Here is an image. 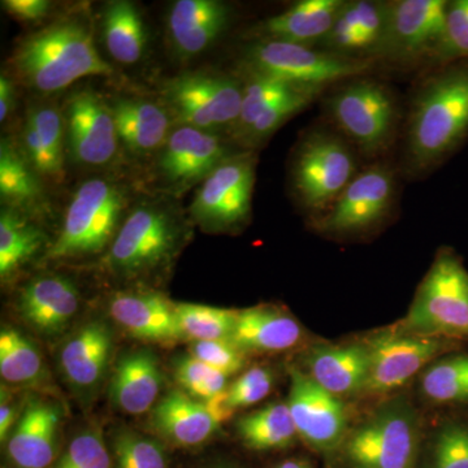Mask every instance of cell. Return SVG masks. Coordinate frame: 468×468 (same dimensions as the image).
<instances>
[{
    "label": "cell",
    "mask_w": 468,
    "mask_h": 468,
    "mask_svg": "<svg viewBox=\"0 0 468 468\" xmlns=\"http://www.w3.org/2000/svg\"><path fill=\"white\" fill-rule=\"evenodd\" d=\"M468 138V60L441 67L418 95L409 120L410 171L435 168Z\"/></svg>",
    "instance_id": "obj_1"
},
{
    "label": "cell",
    "mask_w": 468,
    "mask_h": 468,
    "mask_svg": "<svg viewBox=\"0 0 468 468\" xmlns=\"http://www.w3.org/2000/svg\"><path fill=\"white\" fill-rule=\"evenodd\" d=\"M18 75L36 90H63L90 76L112 75V67L98 54L90 27L69 18L27 37L15 51Z\"/></svg>",
    "instance_id": "obj_2"
},
{
    "label": "cell",
    "mask_w": 468,
    "mask_h": 468,
    "mask_svg": "<svg viewBox=\"0 0 468 468\" xmlns=\"http://www.w3.org/2000/svg\"><path fill=\"white\" fill-rule=\"evenodd\" d=\"M399 329L446 340H468V271L457 252H437Z\"/></svg>",
    "instance_id": "obj_3"
},
{
    "label": "cell",
    "mask_w": 468,
    "mask_h": 468,
    "mask_svg": "<svg viewBox=\"0 0 468 468\" xmlns=\"http://www.w3.org/2000/svg\"><path fill=\"white\" fill-rule=\"evenodd\" d=\"M125 205V194L116 184L104 178L86 180L73 194L46 258L75 260L103 251L119 232Z\"/></svg>",
    "instance_id": "obj_4"
},
{
    "label": "cell",
    "mask_w": 468,
    "mask_h": 468,
    "mask_svg": "<svg viewBox=\"0 0 468 468\" xmlns=\"http://www.w3.org/2000/svg\"><path fill=\"white\" fill-rule=\"evenodd\" d=\"M183 239V226L162 203H143L122 221L111 243L107 267L117 276L135 279L167 266Z\"/></svg>",
    "instance_id": "obj_5"
},
{
    "label": "cell",
    "mask_w": 468,
    "mask_h": 468,
    "mask_svg": "<svg viewBox=\"0 0 468 468\" xmlns=\"http://www.w3.org/2000/svg\"><path fill=\"white\" fill-rule=\"evenodd\" d=\"M249 61L254 72L322 91L340 80L363 75L374 66L372 58H347L306 45L266 39L251 48Z\"/></svg>",
    "instance_id": "obj_6"
},
{
    "label": "cell",
    "mask_w": 468,
    "mask_h": 468,
    "mask_svg": "<svg viewBox=\"0 0 468 468\" xmlns=\"http://www.w3.org/2000/svg\"><path fill=\"white\" fill-rule=\"evenodd\" d=\"M418 440L417 412L397 399L354 431L346 454L354 468H414Z\"/></svg>",
    "instance_id": "obj_7"
},
{
    "label": "cell",
    "mask_w": 468,
    "mask_h": 468,
    "mask_svg": "<svg viewBox=\"0 0 468 468\" xmlns=\"http://www.w3.org/2000/svg\"><path fill=\"white\" fill-rule=\"evenodd\" d=\"M356 176V158L344 141L315 132L302 143L292 165V186L302 205L325 212Z\"/></svg>",
    "instance_id": "obj_8"
},
{
    "label": "cell",
    "mask_w": 468,
    "mask_h": 468,
    "mask_svg": "<svg viewBox=\"0 0 468 468\" xmlns=\"http://www.w3.org/2000/svg\"><path fill=\"white\" fill-rule=\"evenodd\" d=\"M363 343L369 362L366 392L387 393L403 387L460 341L408 334L397 326L377 332Z\"/></svg>",
    "instance_id": "obj_9"
},
{
    "label": "cell",
    "mask_w": 468,
    "mask_h": 468,
    "mask_svg": "<svg viewBox=\"0 0 468 468\" xmlns=\"http://www.w3.org/2000/svg\"><path fill=\"white\" fill-rule=\"evenodd\" d=\"M328 111L338 128L366 155L387 149L396 124V103L390 91L378 82L356 81L335 91Z\"/></svg>",
    "instance_id": "obj_10"
},
{
    "label": "cell",
    "mask_w": 468,
    "mask_h": 468,
    "mask_svg": "<svg viewBox=\"0 0 468 468\" xmlns=\"http://www.w3.org/2000/svg\"><path fill=\"white\" fill-rule=\"evenodd\" d=\"M257 160L251 154L227 159L197 190L190 214L205 229L232 230L246 223L251 214Z\"/></svg>",
    "instance_id": "obj_11"
},
{
    "label": "cell",
    "mask_w": 468,
    "mask_h": 468,
    "mask_svg": "<svg viewBox=\"0 0 468 468\" xmlns=\"http://www.w3.org/2000/svg\"><path fill=\"white\" fill-rule=\"evenodd\" d=\"M165 95L183 125L209 131L236 124L243 88L230 77L185 73L168 82Z\"/></svg>",
    "instance_id": "obj_12"
},
{
    "label": "cell",
    "mask_w": 468,
    "mask_h": 468,
    "mask_svg": "<svg viewBox=\"0 0 468 468\" xmlns=\"http://www.w3.org/2000/svg\"><path fill=\"white\" fill-rule=\"evenodd\" d=\"M445 0H401L389 5L387 32L378 57L399 63L432 60L445 30Z\"/></svg>",
    "instance_id": "obj_13"
},
{
    "label": "cell",
    "mask_w": 468,
    "mask_h": 468,
    "mask_svg": "<svg viewBox=\"0 0 468 468\" xmlns=\"http://www.w3.org/2000/svg\"><path fill=\"white\" fill-rule=\"evenodd\" d=\"M396 181L385 165H372L347 185L322 217L320 227L329 233H356L377 226L392 208Z\"/></svg>",
    "instance_id": "obj_14"
},
{
    "label": "cell",
    "mask_w": 468,
    "mask_h": 468,
    "mask_svg": "<svg viewBox=\"0 0 468 468\" xmlns=\"http://www.w3.org/2000/svg\"><path fill=\"white\" fill-rule=\"evenodd\" d=\"M288 408L298 435L316 451L331 452L344 441V403L300 369H292Z\"/></svg>",
    "instance_id": "obj_15"
},
{
    "label": "cell",
    "mask_w": 468,
    "mask_h": 468,
    "mask_svg": "<svg viewBox=\"0 0 468 468\" xmlns=\"http://www.w3.org/2000/svg\"><path fill=\"white\" fill-rule=\"evenodd\" d=\"M232 154L218 135L181 125L169 133L158 160L160 177L176 192L203 183Z\"/></svg>",
    "instance_id": "obj_16"
},
{
    "label": "cell",
    "mask_w": 468,
    "mask_h": 468,
    "mask_svg": "<svg viewBox=\"0 0 468 468\" xmlns=\"http://www.w3.org/2000/svg\"><path fill=\"white\" fill-rule=\"evenodd\" d=\"M66 131L70 155L85 165H104L115 156L117 135L112 110L95 92H76L67 104Z\"/></svg>",
    "instance_id": "obj_17"
},
{
    "label": "cell",
    "mask_w": 468,
    "mask_h": 468,
    "mask_svg": "<svg viewBox=\"0 0 468 468\" xmlns=\"http://www.w3.org/2000/svg\"><path fill=\"white\" fill-rule=\"evenodd\" d=\"M61 411L55 403L30 399L9 435L7 455L15 468H48L57 457Z\"/></svg>",
    "instance_id": "obj_18"
},
{
    "label": "cell",
    "mask_w": 468,
    "mask_h": 468,
    "mask_svg": "<svg viewBox=\"0 0 468 468\" xmlns=\"http://www.w3.org/2000/svg\"><path fill=\"white\" fill-rule=\"evenodd\" d=\"M112 353V331L106 323L94 320L81 326L61 346V374L75 392L89 396L106 378Z\"/></svg>",
    "instance_id": "obj_19"
},
{
    "label": "cell",
    "mask_w": 468,
    "mask_h": 468,
    "mask_svg": "<svg viewBox=\"0 0 468 468\" xmlns=\"http://www.w3.org/2000/svg\"><path fill=\"white\" fill-rule=\"evenodd\" d=\"M110 314L138 340L162 344L183 338L175 304L155 292H119L111 300Z\"/></svg>",
    "instance_id": "obj_20"
},
{
    "label": "cell",
    "mask_w": 468,
    "mask_h": 468,
    "mask_svg": "<svg viewBox=\"0 0 468 468\" xmlns=\"http://www.w3.org/2000/svg\"><path fill=\"white\" fill-rule=\"evenodd\" d=\"M75 282L63 276L34 279L21 292L18 309L24 320L46 335L61 334L80 309Z\"/></svg>",
    "instance_id": "obj_21"
},
{
    "label": "cell",
    "mask_w": 468,
    "mask_h": 468,
    "mask_svg": "<svg viewBox=\"0 0 468 468\" xmlns=\"http://www.w3.org/2000/svg\"><path fill=\"white\" fill-rule=\"evenodd\" d=\"M229 17L228 5L218 0H178L169 11V37L181 55L194 57L217 41Z\"/></svg>",
    "instance_id": "obj_22"
},
{
    "label": "cell",
    "mask_w": 468,
    "mask_h": 468,
    "mask_svg": "<svg viewBox=\"0 0 468 468\" xmlns=\"http://www.w3.org/2000/svg\"><path fill=\"white\" fill-rule=\"evenodd\" d=\"M309 377L335 396L366 390L368 353L365 343L316 345L306 356Z\"/></svg>",
    "instance_id": "obj_23"
},
{
    "label": "cell",
    "mask_w": 468,
    "mask_h": 468,
    "mask_svg": "<svg viewBox=\"0 0 468 468\" xmlns=\"http://www.w3.org/2000/svg\"><path fill=\"white\" fill-rule=\"evenodd\" d=\"M151 423L169 441L190 448L208 441L221 421L206 403L183 390H172L154 408Z\"/></svg>",
    "instance_id": "obj_24"
},
{
    "label": "cell",
    "mask_w": 468,
    "mask_h": 468,
    "mask_svg": "<svg viewBox=\"0 0 468 468\" xmlns=\"http://www.w3.org/2000/svg\"><path fill=\"white\" fill-rule=\"evenodd\" d=\"M162 384L156 356L151 351H133L117 362L111 378V399L125 414L143 415L155 405Z\"/></svg>",
    "instance_id": "obj_25"
},
{
    "label": "cell",
    "mask_w": 468,
    "mask_h": 468,
    "mask_svg": "<svg viewBox=\"0 0 468 468\" xmlns=\"http://www.w3.org/2000/svg\"><path fill=\"white\" fill-rule=\"evenodd\" d=\"M302 328L292 316L272 307L239 311L229 341L243 353H277L300 343Z\"/></svg>",
    "instance_id": "obj_26"
},
{
    "label": "cell",
    "mask_w": 468,
    "mask_h": 468,
    "mask_svg": "<svg viewBox=\"0 0 468 468\" xmlns=\"http://www.w3.org/2000/svg\"><path fill=\"white\" fill-rule=\"evenodd\" d=\"M343 0H302L260 26L266 41L309 46L320 43L331 32L344 5Z\"/></svg>",
    "instance_id": "obj_27"
},
{
    "label": "cell",
    "mask_w": 468,
    "mask_h": 468,
    "mask_svg": "<svg viewBox=\"0 0 468 468\" xmlns=\"http://www.w3.org/2000/svg\"><path fill=\"white\" fill-rule=\"evenodd\" d=\"M64 119L50 106L36 107L23 129L24 155L41 178L58 181L64 176Z\"/></svg>",
    "instance_id": "obj_28"
},
{
    "label": "cell",
    "mask_w": 468,
    "mask_h": 468,
    "mask_svg": "<svg viewBox=\"0 0 468 468\" xmlns=\"http://www.w3.org/2000/svg\"><path fill=\"white\" fill-rule=\"evenodd\" d=\"M119 140L135 154L163 147L169 135V116L150 101L120 98L111 107Z\"/></svg>",
    "instance_id": "obj_29"
},
{
    "label": "cell",
    "mask_w": 468,
    "mask_h": 468,
    "mask_svg": "<svg viewBox=\"0 0 468 468\" xmlns=\"http://www.w3.org/2000/svg\"><path fill=\"white\" fill-rule=\"evenodd\" d=\"M103 38L111 57L122 64H134L146 48V27L133 3L126 0L107 5L103 15Z\"/></svg>",
    "instance_id": "obj_30"
},
{
    "label": "cell",
    "mask_w": 468,
    "mask_h": 468,
    "mask_svg": "<svg viewBox=\"0 0 468 468\" xmlns=\"http://www.w3.org/2000/svg\"><path fill=\"white\" fill-rule=\"evenodd\" d=\"M0 196L9 209H32L43 202L41 177L8 140L0 144Z\"/></svg>",
    "instance_id": "obj_31"
},
{
    "label": "cell",
    "mask_w": 468,
    "mask_h": 468,
    "mask_svg": "<svg viewBox=\"0 0 468 468\" xmlns=\"http://www.w3.org/2000/svg\"><path fill=\"white\" fill-rule=\"evenodd\" d=\"M237 428L243 443L255 451L288 448L298 435L288 403L264 406L239 419Z\"/></svg>",
    "instance_id": "obj_32"
},
{
    "label": "cell",
    "mask_w": 468,
    "mask_h": 468,
    "mask_svg": "<svg viewBox=\"0 0 468 468\" xmlns=\"http://www.w3.org/2000/svg\"><path fill=\"white\" fill-rule=\"evenodd\" d=\"M43 233L14 209L0 215V276L8 279L43 245Z\"/></svg>",
    "instance_id": "obj_33"
},
{
    "label": "cell",
    "mask_w": 468,
    "mask_h": 468,
    "mask_svg": "<svg viewBox=\"0 0 468 468\" xmlns=\"http://www.w3.org/2000/svg\"><path fill=\"white\" fill-rule=\"evenodd\" d=\"M45 369L38 347L17 329L0 332V375L7 384L30 387L42 380Z\"/></svg>",
    "instance_id": "obj_34"
},
{
    "label": "cell",
    "mask_w": 468,
    "mask_h": 468,
    "mask_svg": "<svg viewBox=\"0 0 468 468\" xmlns=\"http://www.w3.org/2000/svg\"><path fill=\"white\" fill-rule=\"evenodd\" d=\"M421 392L439 405H468V354L431 363L420 381Z\"/></svg>",
    "instance_id": "obj_35"
},
{
    "label": "cell",
    "mask_w": 468,
    "mask_h": 468,
    "mask_svg": "<svg viewBox=\"0 0 468 468\" xmlns=\"http://www.w3.org/2000/svg\"><path fill=\"white\" fill-rule=\"evenodd\" d=\"M301 90L311 89L297 88L282 80L251 70L249 84L243 88L241 111L233 125L237 137L242 140L267 110Z\"/></svg>",
    "instance_id": "obj_36"
},
{
    "label": "cell",
    "mask_w": 468,
    "mask_h": 468,
    "mask_svg": "<svg viewBox=\"0 0 468 468\" xmlns=\"http://www.w3.org/2000/svg\"><path fill=\"white\" fill-rule=\"evenodd\" d=\"M176 315L184 338L198 341L229 340L239 311L206 304H176Z\"/></svg>",
    "instance_id": "obj_37"
},
{
    "label": "cell",
    "mask_w": 468,
    "mask_h": 468,
    "mask_svg": "<svg viewBox=\"0 0 468 468\" xmlns=\"http://www.w3.org/2000/svg\"><path fill=\"white\" fill-rule=\"evenodd\" d=\"M175 378L183 392L203 403L224 396L228 390V377L209 367L193 356L176 362Z\"/></svg>",
    "instance_id": "obj_38"
},
{
    "label": "cell",
    "mask_w": 468,
    "mask_h": 468,
    "mask_svg": "<svg viewBox=\"0 0 468 468\" xmlns=\"http://www.w3.org/2000/svg\"><path fill=\"white\" fill-rule=\"evenodd\" d=\"M427 468H468V420L443 421L433 437Z\"/></svg>",
    "instance_id": "obj_39"
},
{
    "label": "cell",
    "mask_w": 468,
    "mask_h": 468,
    "mask_svg": "<svg viewBox=\"0 0 468 468\" xmlns=\"http://www.w3.org/2000/svg\"><path fill=\"white\" fill-rule=\"evenodd\" d=\"M468 60V0L448 2L445 30L432 61L439 67Z\"/></svg>",
    "instance_id": "obj_40"
},
{
    "label": "cell",
    "mask_w": 468,
    "mask_h": 468,
    "mask_svg": "<svg viewBox=\"0 0 468 468\" xmlns=\"http://www.w3.org/2000/svg\"><path fill=\"white\" fill-rule=\"evenodd\" d=\"M117 468H167V455L156 440L132 431H120L113 439Z\"/></svg>",
    "instance_id": "obj_41"
},
{
    "label": "cell",
    "mask_w": 468,
    "mask_h": 468,
    "mask_svg": "<svg viewBox=\"0 0 468 468\" xmlns=\"http://www.w3.org/2000/svg\"><path fill=\"white\" fill-rule=\"evenodd\" d=\"M320 94H322V90H301L295 92L292 97L279 101L255 122L250 131L242 138L243 143L257 144L266 140L291 117L306 109L311 101L316 100Z\"/></svg>",
    "instance_id": "obj_42"
},
{
    "label": "cell",
    "mask_w": 468,
    "mask_h": 468,
    "mask_svg": "<svg viewBox=\"0 0 468 468\" xmlns=\"http://www.w3.org/2000/svg\"><path fill=\"white\" fill-rule=\"evenodd\" d=\"M111 457L103 436L86 431L77 436L58 458L54 468H110Z\"/></svg>",
    "instance_id": "obj_43"
},
{
    "label": "cell",
    "mask_w": 468,
    "mask_h": 468,
    "mask_svg": "<svg viewBox=\"0 0 468 468\" xmlns=\"http://www.w3.org/2000/svg\"><path fill=\"white\" fill-rule=\"evenodd\" d=\"M273 375L266 367H254L243 372L241 377L227 390V405L232 410L249 408L263 401L272 390Z\"/></svg>",
    "instance_id": "obj_44"
},
{
    "label": "cell",
    "mask_w": 468,
    "mask_h": 468,
    "mask_svg": "<svg viewBox=\"0 0 468 468\" xmlns=\"http://www.w3.org/2000/svg\"><path fill=\"white\" fill-rule=\"evenodd\" d=\"M192 356L221 374H236L245 365V354L229 340L198 341L192 345Z\"/></svg>",
    "instance_id": "obj_45"
},
{
    "label": "cell",
    "mask_w": 468,
    "mask_h": 468,
    "mask_svg": "<svg viewBox=\"0 0 468 468\" xmlns=\"http://www.w3.org/2000/svg\"><path fill=\"white\" fill-rule=\"evenodd\" d=\"M3 7L17 20L34 23L48 16L51 5L46 0H5Z\"/></svg>",
    "instance_id": "obj_46"
},
{
    "label": "cell",
    "mask_w": 468,
    "mask_h": 468,
    "mask_svg": "<svg viewBox=\"0 0 468 468\" xmlns=\"http://www.w3.org/2000/svg\"><path fill=\"white\" fill-rule=\"evenodd\" d=\"M21 411L18 412L16 406L12 405L8 394L3 390L2 403H0V440L2 442L7 441L9 435L16 426Z\"/></svg>",
    "instance_id": "obj_47"
},
{
    "label": "cell",
    "mask_w": 468,
    "mask_h": 468,
    "mask_svg": "<svg viewBox=\"0 0 468 468\" xmlns=\"http://www.w3.org/2000/svg\"><path fill=\"white\" fill-rule=\"evenodd\" d=\"M14 86L8 77H0V122H5L14 107Z\"/></svg>",
    "instance_id": "obj_48"
},
{
    "label": "cell",
    "mask_w": 468,
    "mask_h": 468,
    "mask_svg": "<svg viewBox=\"0 0 468 468\" xmlns=\"http://www.w3.org/2000/svg\"><path fill=\"white\" fill-rule=\"evenodd\" d=\"M277 468H309V466L301 461H286Z\"/></svg>",
    "instance_id": "obj_49"
}]
</instances>
